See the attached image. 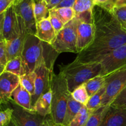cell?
<instances>
[{"label": "cell", "mask_w": 126, "mask_h": 126, "mask_svg": "<svg viewBox=\"0 0 126 126\" xmlns=\"http://www.w3.org/2000/svg\"><path fill=\"white\" fill-rule=\"evenodd\" d=\"M14 2H15V1H17V0H14Z\"/></svg>", "instance_id": "cell-44"}, {"label": "cell", "mask_w": 126, "mask_h": 126, "mask_svg": "<svg viewBox=\"0 0 126 126\" xmlns=\"http://www.w3.org/2000/svg\"><path fill=\"white\" fill-rule=\"evenodd\" d=\"M34 0H17L14 2L15 11L24 21L28 33L36 35V21L34 13Z\"/></svg>", "instance_id": "cell-12"}, {"label": "cell", "mask_w": 126, "mask_h": 126, "mask_svg": "<svg viewBox=\"0 0 126 126\" xmlns=\"http://www.w3.org/2000/svg\"><path fill=\"white\" fill-rule=\"evenodd\" d=\"M13 109L8 106L0 112V126H7L12 121Z\"/></svg>", "instance_id": "cell-33"}, {"label": "cell", "mask_w": 126, "mask_h": 126, "mask_svg": "<svg viewBox=\"0 0 126 126\" xmlns=\"http://www.w3.org/2000/svg\"><path fill=\"white\" fill-rule=\"evenodd\" d=\"M71 96L76 101L86 106L90 97L84 84L80 85L71 93Z\"/></svg>", "instance_id": "cell-28"}, {"label": "cell", "mask_w": 126, "mask_h": 126, "mask_svg": "<svg viewBox=\"0 0 126 126\" xmlns=\"http://www.w3.org/2000/svg\"><path fill=\"white\" fill-rule=\"evenodd\" d=\"M52 93L51 88L47 92L42 95L36 102L33 110L43 116L47 117L50 116L52 107Z\"/></svg>", "instance_id": "cell-18"}, {"label": "cell", "mask_w": 126, "mask_h": 126, "mask_svg": "<svg viewBox=\"0 0 126 126\" xmlns=\"http://www.w3.org/2000/svg\"><path fill=\"white\" fill-rule=\"evenodd\" d=\"M100 63H84L74 61L71 63L60 67V71L65 78L70 92L87 80L102 75Z\"/></svg>", "instance_id": "cell-2"}, {"label": "cell", "mask_w": 126, "mask_h": 126, "mask_svg": "<svg viewBox=\"0 0 126 126\" xmlns=\"http://www.w3.org/2000/svg\"><path fill=\"white\" fill-rule=\"evenodd\" d=\"M110 106L115 108L126 109V86L118 94Z\"/></svg>", "instance_id": "cell-31"}, {"label": "cell", "mask_w": 126, "mask_h": 126, "mask_svg": "<svg viewBox=\"0 0 126 126\" xmlns=\"http://www.w3.org/2000/svg\"><path fill=\"white\" fill-rule=\"evenodd\" d=\"M14 2V0H0V14L5 12Z\"/></svg>", "instance_id": "cell-35"}, {"label": "cell", "mask_w": 126, "mask_h": 126, "mask_svg": "<svg viewBox=\"0 0 126 126\" xmlns=\"http://www.w3.org/2000/svg\"><path fill=\"white\" fill-rule=\"evenodd\" d=\"M77 19L76 17L65 25L63 28L57 33L52 43L50 44L59 54L62 53H78Z\"/></svg>", "instance_id": "cell-5"}, {"label": "cell", "mask_w": 126, "mask_h": 126, "mask_svg": "<svg viewBox=\"0 0 126 126\" xmlns=\"http://www.w3.org/2000/svg\"><path fill=\"white\" fill-rule=\"evenodd\" d=\"M8 63L6 53L5 41L1 40L0 41V74H2L5 70L6 65Z\"/></svg>", "instance_id": "cell-34"}, {"label": "cell", "mask_w": 126, "mask_h": 126, "mask_svg": "<svg viewBox=\"0 0 126 126\" xmlns=\"http://www.w3.org/2000/svg\"><path fill=\"white\" fill-rule=\"evenodd\" d=\"M95 6L94 0H76L73 8L76 14L92 11Z\"/></svg>", "instance_id": "cell-29"}, {"label": "cell", "mask_w": 126, "mask_h": 126, "mask_svg": "<svg viewBox=\"0 0 126 126\" xmlns=\"http://www.w3.org/2000/svg\"><path fill=\"white\" fill-rule=\"evenodd\" d=\"M85 105L76 101L73 98L71 94L69 97L68 101L67 108H66V114H65V119H64L63 126H68V125L72 121L73 119L77 114L78 112Z\"/></svg>", "instance_id": "cell-19"}, {"label": "cell", "mask_w": 126, "mask_h": 126, "mask_svg": "<svg viewBox=\"0 0 126 126\" xmlns=\"http://www.w3.org/2000/svg\"><path fill=\"white\" fill-rule=\"evenodd\" d=\"M76 0H63L55 8H59V7H73Z\"/></svg>", "instance_id": "cell-36"}, {"label": "cell", "mask_w": 126, "mask_h": 126, "mask_svg": "<svg viewBox=\"0 0 126 126\" xmlns=\"http://www.w3.org/2000/svg\"><path fill=\"white\" fill-rule=\"evenodd\" d=\"M10 100L26 109L33 110L32 95L20 84L12 93Z\"/></svg>", "instance_id": "cell-17"}, {"label": "cell", "mask_w": 126, "mask_h": 126, "mask_svg": "<svg viewBox=\"0 0 126 126\" xmlns=\"http://www.w3.org/2000/svg\"><path fill=\"white\" fill-rule=\"evenodd\" d=\"M49 19H50V23H51L52 27H54L55 32H56V33H58L63 28L65 24L53 9L49 10Z\"/></svg>", "instance_id": "cell-32"}, {"label": "cell", "mask_w": 126, "mask_h": 126, "mask_svg": "<svg viewBox=\"0 0 126 126\" xmlns=\"http://www.w3.org/2000/svg\"><path fill=\"white\" fill-rule=\"evenodd\" d=\"M106 86L105 85L103 88H102L100 90H98L97 92H96L90 97L88 103L86 105V107L93 111H95L97 108H98L101 106L102 99L104 96Z\"/></svg>", "instance_id": "cell-27"}, {"label": "cell", "mask_w": 126, "mask_h": 126, "mask_svg": "<svg viewBox=\"0 0 126 126\" xmlns=\"http://www.w3.org/2000/svg\"><path fill=\"white\" fill-rule=\"evenodd\" d=\"M4 71L9 72L19 77L23 75V66L20 56L9 61Z\"/></svg>", "instance_id": "cell-25"}, {"label": "cell", "mask_w": 126, "mask_h": 126, "mask_svg": "<svg viewBox=\"0 0 126 126\" xmlns=\"http://www.w3.org/2000/svg\"><path fill=\"white\" fill-rule=\"evenodd\" d=\"M36 79V75L34 72L24 74L20 77V84L23 88L26 89L32 95L35 91Z\"/></svg>", "instance_id": "cell-24"}, {"label": "cell", "mask_w": 126, "mask_h": 126, "mask_svg": "<svg viewBox=\"0 0 126 126\" xmlns=\"http://www.w3.org/2000/svg\"><path fill=\"white\" fill-rule=\"evenodd\" d=\"M20 84V77L9 72L0 74V103L7 104L14 90Z\"/></svg>", "instance_id": "cell-14"}, {"label": "cell", "mask_w": 126, "mask_h": 126, "mask_svg": "<svg viewBox=\"0 0 126 126\" xmlns=\"http://www.w3.org/2000/svg\"><path fill=\"white\" fill-rule=\"evenodd\" d=\"M126 0H118L117 2L116 3L115 6L118 7V6H126Z\"/></svg>", "instance_id": "cell-39"}, {"label": "cell", "mask_w": 126, "mask_h": 126, "mask_svg": "<svg viewBox=\"0 0 126 126\" xmlns=\"http://www.w3.org/2000/svg\"><path fill=\"white\" fill-rule=\"evenodd\" d=\"M6 105L13 109L12 121L17 126H49L52 119L43 116L33 110H28L10 100Z\"/></svg>", "instance_id": "cell-6"}, {"label": "cell", "mask_w": 126, "mask_h": 126, "mask_svg": "<svg viewBox=\"0 0 126 126\" xmlns=\"http://www.w3.org/2000/svg\"><path fill=\"white\" fill-rule=\"evenodd\" d=\"M64 24L72 21L76 17V12L73 7H65L52 9Z\"/></svg>", "instance_id": "cell-26"}, {"label": "cell", "mask_w": 126, "mask_h": 126, "mask_svg": "<svg viewBox=\"0 0 126 126\" xmlns=\"http://www.w3.org/2000/svg\"><path fill=\"white\" fill-rule=\"evenodd\" d=\"M63 0H50L47 4V7L49 10L55 8Z\"/></svg>", "instance_id": "cell-38"}, {"label": "cell", "mask_w": 126, "mask_h": 126, "mask_svg": "<svg viewBox=\"0 0 126 126\" xmlns=\"http://www.w3.org/2000/svg\"><path fill=\"white\" fill-rule=\"evenodd\" d=\"M56 32L50 23L49 17L36 23V35L43 42L51 44L56 37Z\"/></svg>", "instance_id": "cell-16"}, {"label": "cell", "mask_w": 126, "mask_h": 126, "mask_svg": "<svg viewBox=\"0 0 126 126\" xmlns=\"http://www.w3.org/2000/svg\"><path fill=\"white\" fill-rule=\"evenodd\" d=\"M76 17L77 19L78 53L89 46L93 42L95 36V25L94 19L84 20Z\"/></svg>", "instance_id": "cell-11"}, {"label": "cell", "mask_w": 126, "mask_h": 126, "mask_svg": "<svg viewBox=\"0 0 126 126\" xmlns=\"http://www.w3.org/2000/svg\"><path fill=\"white\" fill-rule=\"evenodd\" d=\"M44 1L46 2L47 4H48V3H49V1H50V0H44Z\"/></svg>", "instance_id": "cell-43"}, {"label": "cell", "mask_w": 126, "mask_h": 126, "mask_svg": "<svg viewBox=\"0 0 126 126\" xmlns=\"http://www.w3.org/2000/svg\"><path fill=\"white\" fill-rule=\"evenodd\" d=\"M111 12L124 28L126 26V5L118 7L115 6L113 7Z\"/></svg>", "instance_id": "cell-30"}, {"label": "cell", "mask_w": 126, "mask_h": 126, "mask_svg": "<svg viewBox=\"0 0 126 126\" xmlns=\"http://www.w3.org/2000/svg\"><path fill=\"white\" fill-rule=\"evenodd\" d=\"M46 44V43L42 42L36 35L27 33L20 55L23 66V75L34 72L37 66L45 58L49 61L54 62L48 59V58L57 57L54 54L57 52L48 54L49 53L45 49Z\"/></svg>", "instance_id": "cell-3"}, {"label": "cell", "mask_w": 126, "mask_h": 126, "mask_svg": "<svg viewBox=\"0 0 126 126\" xmlns=\"http://www.w3.org/2000/svg\"><path fill=\"white\" fill-rule=\"evenodd\" d=\"M18 18V35L16 38L10 41H5L6 53L7 60L10 61L17 56H20L24 45L25 40L28 33L24 21L20 16Z\"/></svg>", "instance_id": "cell-13"}, {"label": "cell", "mask_w": 126, "mask_h": 126, "mask_svg": "<svg viewBox=\"0 0 126 126\" xmlns=\"http://www.w3.org/2000/svg\"><path fill=\"white\" fill-rule=\"evenodd\" d=\"M108 0H94L95 5H103V4L105 3Z\"/></svg>", "instance_id": "cell-40"}, {"label": "cell", "mask_w": 126, "mask_h": 126, "mask_svg": "<svg viewBox=\"0 0 126 126\" xmlns=\"http://www.w3.org/2000/svg\"><path fill=\"white\" fill-rule=\"evenodd\" d=\"M7 126H17L16 125V124L14 123V122L13 121H12H12H11V122H10L9 124L8 125H7Z\"/></svg>", "instance_id": "cell-42"}, {"label": "cell", "mask_w": 126, "mask_h": 126, "mask_svg": "<svg viewBox=\"0 0 126 126\" xmlns=\"http://www.w3.org/2000/svg\"><path fill=\"white\" fill-rule=\"evenodd\" d=\"M99 126H126V109L115 108L110 106Z\"/></svg>", "instance_id": "cell-15"}, {"label": "cell", "mask_w": 126, "mask_h": 126, "mask_svg": "<svg viewBox=\"0 0 126 126\" xmlns=\"http://www.w3.org/2000/svg\"><path fill=\"white\" fill-rule=\"evenodd\" d=\"M0 16L1 40L7 42L16 38L18 35V18L14 3Z\"/></svg>", "instance_id": "cell-9"}, {"label": "cell", "mask_w": 126, "mask_h": 126, "mask_svg": "<svg viewBox=\"0 0 126 126\" xmlns=\"http://www.w3.org/2000/svg\"><path fill=\"white\" fill-rule=\"evenodd\" d=\"M94 39L86 49L78 53L75 61L84 63H100L114 49L126 43V30L112 12L95 5L93 10Z\"/></svg>", "instance_id": "cell-1"}, {"label": "cell", "mask_w": 126, "mask_h": 126, "mask_svg": "<svg viewBox=\"0 0 126 126\" xmlns=\"http://www.w3.org/2000/svg\"><path fill=\"white\" fill-rule=\"evenodd\" d=\"M50 88L52 93L50 117L55 124L63 126L68 101L71 92L61 72L54 74Z\"/></svg>", "instance_id": "cell-4"}, {"label": "cell", "mask_w": 126, "mask_h": 126, "mask_svg": "<svg viewBox=\"0 0 126 126\" xmlns=\"http://www.w3.org/2000/svg\"><path fill=\"white\" fill-rule=\"evenodd\" d=\"M109 107L110 105L100 106L98 108L94 111L85 126H99L102 123Z\"/></svg>", "instance_id": "cell-21"}, {"label": "cell", "mask_w": 126, "mask_h": 126, "mask_svg": "<svg viewBox=\"0 0 126 126\" xmlns=\"http://www.w3.org/2000/svg\"><path fill=\"white\" fill-rule=\"evenodd\" d=\"M124 28H125V29L126 30V27H124Z\"/></svg>", "instance_id": "cell-45"}, {"label": "cell", "mask_w": 126, "mask_h": 126, "mask_svg": "<svg viewBox=\"0 0 126 126\" xmlns=\"http://www.w3.org/2000/svg\"><path fill=\"white\" fill-rule=\"evenodd\" d=\"M105 86L106 91L101 106L110 105L126 86V67L106 76Z\"/></svg>", "instance_id": "cell-8"}, {"label": "cell", "mask_w": 126, "mask_h": 126, "mask_svg": "<svg viewBox=\"0 0 126 126\" xmlns=\"http://www.w3.org/2000/svg\"><path fill=\"white\" fill-rule=\"evenodd\" d=\"M118 1V0H108L105 3L103 4V5H101V6L104 7L105 9H107L108 11H110L111 12L113 7H114L116 3Z\"/></svg>", "instance_id": "cell-37"}, {"label": "cell", "mask_w": 126, "mask_h": 126, "mask_svg": "<svg viewBox=\"0 0 126 126\" xmlns=\"http://www.w3.org/2000/svg\"><path fill=\"white\" fill-rule=\"evenodd\" d=\"M52 64L53 63H50L45 58L34 70V72L36 75V79L35 91L32 96V106L33 110L38 99L42 95L50 90L52 80L54 74L53 72L54 64Z\"/></svg>", "instance_id": "cell-7"}, {"label": "cell", "mask_w": 126, "mask_h": 126, "mask_svg": "<svg viewBox=\"0 0 126 126\" xmlns=\"http://www.w3.org/2000/svg\"><path fill=\"white\" fill-rule=\"evenodd\" d=\"M106 76L102 75H97L84 84L89 97L95 93L105 85Z\"/></svg>", "instance_id": "cell-20"}, {"label": "cell", "mask_w": 126, "mask_h": 126, "mask_svg": "<svg viewBox=\"0 0 126 126\" xmlns=\"http://www.w3.org/2000/svg\"><path fill=\"white\" fill-rule=\"evenodd\" d=\"M102 75L110 74L126 67V43L116 48L100 61Z\"/></svg>", "instance_id": "cell-10"}, {"label": "cell", "mask_w": 126, "mask_h": 126, "mask_svg": "<svg viewBox=\"0 0 126 126\" xmlns=\"http://www.w3.org/2000/svg\"><path fill=\"white\" fill-rule=\"evenodd\" d=\"M34 13L36 23L49 17V9L44 0H34Z\"/></svg>", "instance_id": "cell-23"}, {"label": "cell", "mask_w": 126, "mask_h": 126, "mask_svg": "<svg viewBox=\"0 0 126 126\" xmlns=\"http://www.w3.org/2000/svg\"><path fill=\"white\" fill-rule=\"evenodd\" d=\"M93 112V110L89 109L84 106L78 112L68 126H85Z\"/></svg>", "instance_id": "cell-22"}, {"label": "cell", "mask_w": 126, "mask_h": 126, "mask_svg": "<svg viewBox=\"0 0 126 126\" xmlns=\"http://www.w3.org/2000/svg\"><path fill=\"white\" fill-rule=\"evenodd\" d=\"M49 126H62V125H59V124H56L54 123V122H53L52 121H51V122L50 123V124H49Z\"/></svg>", "instance_id": "cell-41"}]
</instances>
